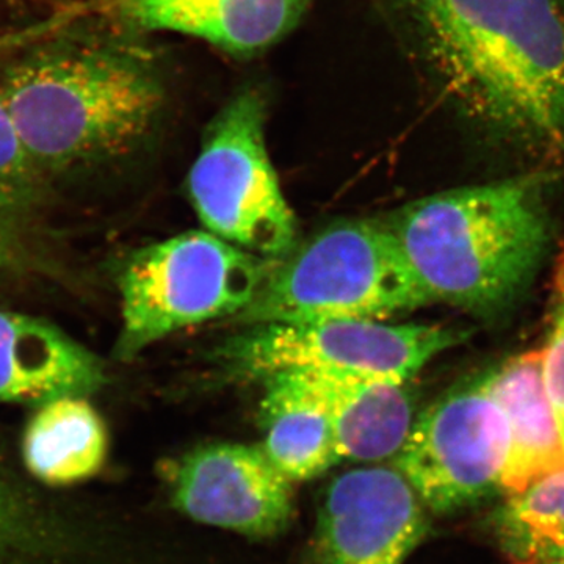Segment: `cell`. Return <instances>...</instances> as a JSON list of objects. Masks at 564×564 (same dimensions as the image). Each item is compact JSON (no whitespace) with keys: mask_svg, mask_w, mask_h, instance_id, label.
<instances>
[{"mask_svg":"<svg viewBox=\"0 0 564 564\" xmlns=\"http://www.w3.org/2000/svg\"><path fill=\"white\" fill-rule=\"evenodd\" d=\"M455 110L494 144L564 159V0H404Z\"/></svg>","mask_w":564,"mask_h":564,"instance_id":"1","label":"cell"},{"mask_svg":"<svg viewBox=\"0 0 564 564\" xmlns=\"http://www.w3.org/2000/svg\"><path fill=\"white\" fill-rule=\"evenodd\" d=\"M143 39L102 18L32 41L0 65V91L44 176L115 161L147 139L166 87Z\"/></svg>","mask_w":564,"mask_h":564,"instance_id":"2","label":"cell"},{"mask_svg":"<svg viewBox=\"0 0 564 564\" xmlns=\"http://www.w3.org/2000/svg\"><path fill=\"white\" fill-rule=\"evenodd\" d=\"M551 172L434 193L384 223L426 304L502 313L529 288L551 245Z\"/></svg>","mask_w":564,"mask_h":564,"instance_id":"3","label":"cell"},{"mask_svg":"<svg viewBox=\"0 0 564 564\" xmlns=\"http://www.w3.org/2000/svg\"><path fill=\"white\" fill-rule=\"evenodd\" d=\"M422 306L425 300L384 223L348 220L296 242L273 261L254 300L234 322H386Z\"/></svg>","mask_w":564,"mask_h":564,"instance_id":"4","label":"cell"},{"mask_svg":"<svg viewBox=\"0 0 564 564\" xmlns=\"http://www.w3.org/2000/svg\"><path fill=\"white\" fill-rule=\"evenodd\" d=\"M272 262L209 231L180 234L135 252L120 276L115 356L132 361L170 334L237 317L254 300Z\"/></svg>","mask_w":564,"mask_h":564,"instance_id":"5","label":"cell"},{"mask_svg":"<svg viewBox=\"0 0 564 564\" xmlns=\"http://www.w3.org/2000/svg\"><path fill=\"white\" fill-rule=\"evenodd\" d=\"M267 99L250 87L218 111L188 173V195L206 231L276 261L299 242L265 139Z\"/></svg>","mask_w":564,"mask_h":564,"instance_id":"6","label":"cell"},{"mask_svg":"<svg viewBox=\"0 0 564 564\" xmlns=\"http://www.w3.org/2000/svg\"><path fill=\"white\" fill-rule=\"evenodd\" d=\"M466 340V333L432 325L380 321L267 323L217 348L234 377L267 380L300 372L370 380H413L432 359Z\"/></svg>","mask_w":564,"mask_h":564,"instance_id":"7","label":"cell"},{"mask_svg":"<svg viewBox=\"0 0 564 564\" xmlns=\"http://www.w3.org/2000/svg\"><path fill=\"white\" fill-rule=\"evenodd\" d=\"M508 448L507 423L481 375L417 414L393 467L430 513L456 514L503 492Z\"/></svg>","mask_w":564,"mask_h":564,"instance_id":"8","label":"cell"},{"mask_svg":"<svg viewBox=\"0 0 564 564\" xmlns=\"http://www.w3.org/2000/svg\"><path fill=\"white\" fill-rule=\"evenodd\" d=\"M174 507L202 524L250 538H272L295 514L293 484L261 445H199L172 466Z\"/></svg>","mask_w":564,"mask_h":564,"instance_id":"9","label":"cell"},{"mask_svg":"<svg viewBox=\"0 0 564 564\" xmlns=\"http://www.w3.org/2000/svg\"><path fill=\"white\" fill-rule=\"evenodd\" d=\"M395 467L334 478L318 508L317 564H402L429 532V514Z\"/></svg>","mask_w":564,"mask_h":564,"instance_id":"10","label":"cell"},{"mask_svg":"<svg viewBox=\"0 0 564 564\" xmlns=\"http://www.w3.org/2000/svg\"><path fill=\"white\" fill-rule=\"evenodd\" d=\"M313 0H102V18L139 35L173 32L239 57L267 51L302 22Z\"/></svg>","mask_w":564,"mask_h":564,"instance_id":"11","label":"cell"},{"mask_svg":"<svg viewBox=\"0 0 564 564\" xmlns=\"http://www.w3.org/2000/svg\"><path fill=\"white\" fill-rule=\"evenodd\" d=\"M106 381L101 359L58 326L0 310V403L90 397Z\"/></svg>","mask_w":564,"mask_h":564,"instance_id":"12","label":"cell"},{"mask_svg":"<svg viewBox=\"0 0 564 564\" xmlns=\"http://www.w3.org/2000/svg\"><path fill=\"white\" fill-rule=\"evenodd\" d=\"M332 419L340 462L381 463L402 451L417 417L408 383L289 372Z\"/></svg>","mask_w":564,"mask_h":564,"instance_id":"13","label":"cell"},{"mask_svg":"<svg viewBox=\"0 0 564 564\" xmlns=\"http://www.w3.org/2000/svg\"><path fill=\"white\" fill-rule=\"evenodd\" d=\"M508 429L503 494L564 469V445L543 375V351H527L485 375Z\"/></svg>","mask_w":564,"mask_h":564,"instance_id":"14","label":"cell"},{"mask_svg":"<svg viewBox=\"0 0 564 564\" xmlns=\"http://www.w3.org/2000/svg\"><path fill=\"white\" fill-rule=\"evenodd\" d=\"M109 433L88 397H62L36 406L25 429L22 458L33 477L70 486L101 473Z\"/></svg>","mask_w":564,"mask_h":564,"instance_id":"15","label":"cell"},{"mask_svg":"<svg viewBox=\"0 0 564 564\" xmlns=\"http://www.w3.org/2000/svg\"><path fill=\"white\" fill-rule=\"evenodd\" d=\"M262 451L292 484L313 480L340 463L332 419L291 373L263 380Z\"/></svg>","mask_w":564,"mask_h":564,"instance_id":"16","label":"cell"},{"mask_svg":"<svg viewBox=\"0 0 564 564\" xmlns=\"http://www.w3.org/2000/svg\"><path fill=\"white\" fill-rule=\"evenodd\" d=\"M492 530L510 564H552L564 556V469L505 494Z\"/></svg>","mask_w":564,"mask_h":564,"instance_id":"17","label":"cell"},{"mask_svg":"<svg viewBox=\"0 0 564 564\" xmlns=\"http://www.w3.org/2000/svg\"><path fill=\"white\" fill-rule=\"evenodd\" d=\"M46 176L32 161L0 91V217L17 220L39 202Z\"/></svg>","mask_w":564,"mask_h":564,"instance_id":"18","label":"cell"},{"mask_svg":"<svg viewBox=\"0 0 564 564\" xmlns=\"http://www.w3.org/2000/svg\"><path fill=\"white\" fill-rule=\"evenodd\" d=\"M44 532L31 505L0 469V564H14L43 544Z\"/></svg>","mask_w":564,"mask_h":564,"instance_id":"19","label":"cell"},{"mask_svg":"<svg viewBox=\"0 0 564 564\" xmlns=\"http://www.w3.org/2000/svg\"><path fill=\"white\" fill-rule=\"evenodd\" d=\"M543 351V375L564 445V248L552 280L551 332Z\"/></svg>","mask_w":564,"mask_h":564,"instance_id":"20","label":"cell"},{"mask_svg":"<svg viewBox=\"0 0 564 564\" xmlns=\"http://www.w3.org/2000/svg\"><path fill=\"white\" fill-rule=\"evenodd\" d=\"M21 242L17 220L0 217V267H13L21 259Z\"/></svg>","mask_w":564,"mask_h":564,"instance_id":"21","label":"cell"},{"mask_svg":"<svg viewBox=\"0 0 564 564\" xmlns=\"http://www.w3.org/2000/svg\"><path fill=\"white\" fill-rule=\"evenodd\" d=\"M552 564H564V556L562 560H558V562L552 563Z\"/></svg>","mask_w":564,"mask_h":564,"instance_id":"22","label":"cell"},{"mask_svg":"<svg viewBox=\"0 0 564 564\" xmlns=\"http://www.w3.org/2000/svg\"><path fill=\"white\" fill-rule=\"evenodd\" d=\"M0 2H2V0H0ZM9 2H14V0H9Z\"/></svg>","mask_w":564,"mask_h":564,"instance_id":"23","label":"cell"}]
</instances>
